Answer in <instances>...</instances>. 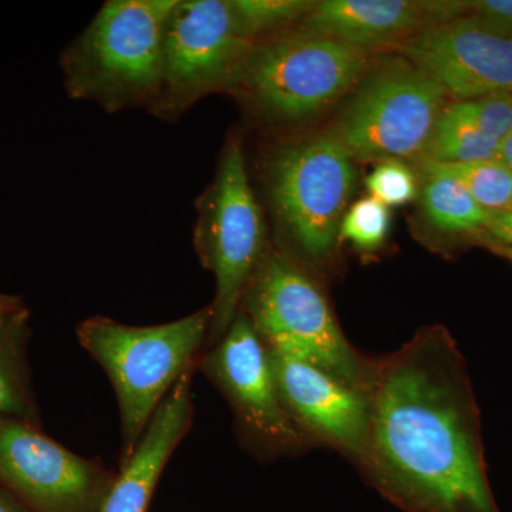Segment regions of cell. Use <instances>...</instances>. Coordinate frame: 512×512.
<instances>
[{"mask_svg":"<svg viewBox=\"0 0 512 512\" xmlns=\"http://www.w3.org/2000/svg\"><path fill=\"white\" fill-rule=\"evenodd\" d=\"M487 232L501 248H512V210L493 215Z\"/></svg>","mask_w":512,"mask_h":512,"instance_id":"obj_25","label":"cell"},{"mask_svg":"<svg viewBox=\"0 0 512 512\" xmlns=\"http://www.w3.org/2000/svg\"><path fill=\"white\" fill-rule=\"evenodd\" d=\"M369 397L355 467L386 500L406 512H498L466 366L444 326L377 359Z\"/></svg>","mask_w":512,"mask_h":512,"instance_id":"obj_1","label":"cell"},{"mask_svg":"<svg viewBox=\"0 0 512 512\" xmlns=\"http://www.w3.org/2000/svg\"><path fill=\"white\" fill-rule=\"evenodd\" d=\"M470 15L512 35V0H476L468 2Z\"/></svg>","mask_w":512,"mask_h":512,"instance_id":"obj_24","label":"cell"},{"mask_svg":"<svg viewBox=\"0 0 512 512\" xmlns=\"http://www.w3.org/2000/svg\"><path fill=\"white\" fill-rule=\"evenodd\" d=\"M497 158L512 170V128L508 136L501 141L500 147H498Z\"/></svg>","mask_w":512,"mask_h":512,"instance_id":"obj_28","label":"cell"},{"mask_svg":"<svg viewBox=\"0 0 512 512\" xmlns=\"http://www.w3.org/2000/svg\"><path fill=\"white\" fill-rule=\"evenodd\" d=\"M195 252L215 278L205 350L224 338L241 309L249 281L269 247L261 205L249 183L241 138L222 148L217 171L195 202Z\"/></svg>","mask_w":512,"mask_h":512,"instance_id":"obj_7","label":"cell"},{"mask_svg":"<svg viewBox=\"0 0 512 512\" xmlns=\"http://www.w3.org/2000/svg\"><path fill=\"white\" fill-rule=\"evenodd\" d=\"M239 311L266 348L302 357L360 392L372 390L377 359L349 342L318 276L278 245L266 249Z\"/></svg>","mask_w":512,"mask_h":512,"instance_id":"obj_4","label":"cell"},{"mask_svg":"<svg viewBox=\"0 0 512 512\" xmlns=\"http://www.w3.org/2000/svg\"><path fill=\"white\" fill-rule=\"evenodd\" d=\"M117 474L40 426L0 417V487L32 512H100Z\"/></svg>","mask_w":512,"mask_h":512,"instance_id":"obj_11","label":"cell"},{"mask_svg":"<svg viewBox=\"0 0 512 512\" xmlns=\"http://www.w3.org/2000/svg\"><path fill=\"white\" fill-rule=\"evenodd\" d=\"M187 373L165 396L126 466L120 467L100 512H147L161 474L194 421L192 376Z\"/></svg>","mask_w":512,"mask_h":512,"instance_id":"obj_14","label":"cell"},{"mask_svg":"<svg viewBox=\"0 0 512 512\" xmlns=\"http://www.w3.org/2000/svg\"><path fill=\"white\" fill-rule=\"evenodd\" d=\"M256 45L229 0H177L165 28L163 83L148 113L175 123L210 94L234 93Z\"/></svg>","mask_w":512,"mask_h":512,"instance_id":"obj_9","label":"cell"},{"mask_svg":"<svg viewBox=\"0 0 512 512\" xmlns=\"http://www.w3.org/2000/svg\"><path fill=\"white\" fill-rule=\"evenodd\" d=\"M390 227L389 208L367 195L353 202L346 211L339 228V241L349 242L363 254H373L386 244Z\"/></svg>","mask_w":512,"mask_h":512,"instance_id":"obj_21","label":"cell"},{"mask_svg":"<svg viewBox=\"0 0 512 512\" xmlns=\"http://www.w3.org/2000/svg\"><path fill=\"white\" fill-rule=\"evenodd\" d=\"M268 355L279 397L303 437L356 466L369 429V394L284 350L268 349Z\"/></svg>","mask_w":512,"mask_h":512,"instance_id":"obj_13","label":"cell"},{"mask_svg":"<svg viewBox=\"0 0 512 512\" xmlns=\"http://www.w3.org/2000/svg\"><path fill=\"white\" fill-rule=\"evenodd\" d=\"M447 93L412 62L370 64L329 136L355 161L423 158Z\"/></svg>","mask_w":512,"mask_h":512,"instance_id":"obj_8","label":"cell"},{"mask_svg":"<svg viewBox=\"0 0 512 512\" xmlns=\"http://www.w3.org/2000/svg\"><path fill=\"white\" fill-rule=\"evenodd\" d=\"M424 173L421 214L431 231L440 235L487 232L491 215L477 204L453 175L431 161H421Z\"/></svg>","mask_w":512,"mask_h":512,"instance_id":"obj_16","label":"cell"},{"mask_svg":"<svg viewBox=\"0 0 512 512\" xmlns=\"http://www.w3.org/2000/svg\"><path fill=\"white\" fill-rule=\"evenodd\" d=\"M212 320L211 306L174 322L130 326L93 316L77 326L82 348L103 367L119 402L120 467L126 466L165 396L198 362Z\"/></svg>","mask_w":512,"mask_h":512,"instance_id":"obj_3","label":"cell"},{"mask_svg":"<svg viewBox=\"0 0 512 512\" xmlns=\"http://www.w3.org/2000/svg\"><path fill=\"white\" fill-rule=\"evenodd\" d=\"M501 254H503L505 258L510 259L512 262V248H501Z\"/></svg>","mask_w":512,"mask_h":512,"instance_id":"obj_29","label":"cell"},{"mask_svg":"<svg viewBox=\"0 0 512 512\" xmlns=\"http://www.w3.org/2000/svg\"><path fill=\"white\" fill-rule=\"evenodd\" d=\"M369 66V53L288 29L252 49L234 94L266 124L292 126L352 92Z\"/></svg>","mask_w":512,"mask_h":512,"instance_id":"obj_6","label":"cell"},{"mask_svg":"<svg viewBox=\"0 0 512 512\" xmlns=\"http://www.w3.org/2000/svg\"><path fill=\"white\" fill-rule=\"evenodd\" d=\"M177 0H109L63 50L67 96L107 113L150 111L163 83L164 37Z\"/></svg>","mask_w":512,"mask_h":512,"instance_id":"obj_2","label":"cell"},{"mask_svg":"<svg viewBox=\"0 0 512 512\" xmlns=\"http://www.w3.org/2000/svg\"><path fill=\"white\" fill-rule=\"evenodd\" d=\"M481 133L501 141L512 128V93H494L476 100L457 101Z\"/></svg>","mask_w":512,"mask_h":512,"instance_id":"obj_23","label":"cell"},{"mask_svg":"<svg viewBox=\"0 0 512 512\" xmlns=\"http://www.w3.org/2000/svg\"><path fill=\"white\" fill-rule=\"evenodd\" d=\"M30 312L0 326V417L39 426L26 362Z\"/></svg>","mask_w":512,"mask_h":512,"instance_id":"obj_17","label":"cell"},{"mask_svg":"<svg viewBox=\"0 0 512 512\" xmlns=\"http://www.w3.org/2000/svg\"><path fill=\"white\" fill-rule=\"evenodd\" d=\"M436 164L460 181L491 217L512 210V170L497 157L470 163Z\"/></svg>","mask_w":512,"mask_h":512,"instance_id":"obj_19","label":"cell"},{"mask_svg":"<svg viewBox=\"0 0 512 512\" xmlns=\"http://www.w3.org/2000/svg\"><path fill=\"white\" fill-rule=\"evenodd\" d=\"M311 0H229L242 35L259 43L292 29L313 9Z\"/></svg>","mask_w":512,"mask_h":512,"instance_id":"obj_20","label":"cell"},{"mask_svg":"<svg viewBox=\"0 0 512 512\" xmlns=\"http://www.w3.org/2000/svg\"><path fill=\"white\" fill-rule=\"evenodd\" d=\"M399 50L456 101L512 93V35L477 16L426 26Z\"/></svg>","mask_w":512,"mask_h":512,"instance_id":"obj_12","label":"cell"},{"mask_svg":"<svg viewBox=\"0 0 512 512\" xmlns=\"http://www.w3.org/2000/svg\"><path fill=\"white\" fill-rule=\"evenodd\" d=\"M266 195L286 254L313 275L332 271L339 228L355 188L352 157L325 134L289 141L269 153Z\"/></svg>","mask_w":512,"mask_h":512,"instance_id":"obj_5","label":"cell"},{"mask_svg":"<svg viewBox=\"0 0 512 512\" xmlns=\"http://www.w3.org/2000/svg\"><path fill=\"white\" fill-rule=\"evenodd\" d=\"M29 313L25 303L18 296L5 295L0 293V326Z\"/></svg>","mask_w":512,"mask_h":512,"instance_id":"obj_26","label":"cell"},{"mask_svg":"<svg viewBox=\"0 0 512 512\" xmlns=\"http://www.w3.org/2000/svg\"><path fill=\"white\" fill-rule=\"evenodd\" d=\"M498 147L500 143L481 133L456 101L441 113L421 161L458 164L490 160L497 157Z\"/></svg>","mask_w":512,"mask_h":512,"instance_id":"obj_18","label":"cell"},{"mask_svg":"<svg viewBox=\"0 0 512 512\" xmlns=\"http://www.w3.org/2000/svg\"><path fill=\"white\" fill-rule=\"evenodd\" d=\"M366 188L369 197L389 207H402L416 200V174L403 160H383L376 163L372 173L366 177Z\"/></svg>","mask_w":512,"mask_h":512,"instance_id":"obj_22","label":"cell"},{"mask_svg":"<svg viewBox=\"0 0 512 512\" xmlns=\"http://www.w3.org/2000/svg\"><path fill=\"white\" fill-rule=\"evenodd\" d=\"M426 26H431L426 2L320 0L298 28L369 53L403 45Z\"/></svg>","mask_w":512,"mask_h":512,"instance_id":"obj_15","label":"cell"},{"mask_svg":"<svg viewBox=\"0 0 512 512\" xmlns=\"http://www.w3.org/2000/svg\"><path fill=\"white\" fill-rule=\"evenodd\" d=\"M0 512H32L19 503L5 488L0 487Z\"/></svg>","mask_w":512,"mask_h":512,"instance_id":"obj_27","label":"cell"},{"mask_svg":"<svg viewBox=\"0 0 512 512\" xmlns=\"http://www.w3.org/2000/svg\"><path fill=\"white\" fill-rule=\"evenodd\" d=\"M198 367L227 400L249 453L272 461L313 450L286 412L268 349L244 313L239 311L220 342L204 350Z\"/></svg>","mask_w":512,"mask_h":512,"instance_id":"obj_10","label":"cell"}]
</instances>
